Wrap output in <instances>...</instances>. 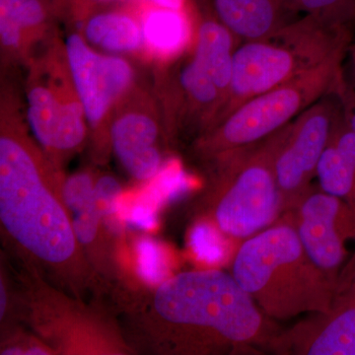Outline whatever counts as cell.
<instances>
[{
    "label": "cell",
    "mask_w": 355,
    "mask_h": 355,
    "mask_svg": "<svg viewBox=\"0 0 355 355\" xmlns=\"http://www.w3.org/2000/svg\"><path fill=\"white\" fill-rule=\"evenodd\" d=\"M26 118L37 144L55 166L83 146L89 125L70 76L64 46L33 67Z\"/></svg>",
    "instance_id": "52a82bcc"
},
{
    "label": "cell",
    "mask_w": 355,
    "mask_h": 355,
    "mask_svg": "<svg viewBox=\"0 0 355 355\" xmlns=\"http://www.w3.org/2000/svg\"><path fill=\"white\" fill-rule=\"evenodd\" d=\"M7 312V292L6 284L4 280L1 277V282H0V318L3 320V317L6 316Z\"/></svg>",
    "instance_id": "603a6c76"
},
{
    "label": "cell",
    "mask_w": 355,
    "mask_h": 355,
    "mask_svg": "<svg viewBox=\"0 0 355 355\" xmlns=\"http://www.w3.org/2000/svg\"><path fill=\"white\" fill-rule=\"evenodd\" d=\"M158 139L157 121L144 110L121 112L110 127V140L116 158L137 181L153 180L161 171Z\"/></svg>",
    "instance_id": "7c38bea8"
},
{
    "label": "cell",
    "mask_w": 355,
    "mask_h": 355,
    "mask_svg": "<svg viewBox=\"0 0 355 355\" xmlns=\"http://www.w3.org/2000/svg\"><path fill=\"white\" fill-rule=\"evenodd\" d=\"M231 273L266 316L280 321L327 312L338 289L306 253L288 214L242 243Z\"/></svg>",
    "instance_id": "3957f363"
},
{
    "label": "cell",
    "mask_w": 355,
    "mask_h": 355,
    "mask_svg": "<svg viewBox=\"0 0 355 355\" xmlns=\"http://www.w3.org/2000/svg\"><path fill=\"white\" fill-rule=\"evenodd\" d=\"M2 112L0 133V221L29 260L78 292L90 268L62 197L64 181L43 149L16 116Z\"/></svg>",
    "instance_id": "6da1fadb"
},
{
    "label": "cell",
    "mask_w": 355,
    "mask_h": 355,
    "mask_svg": "<svg viewBox=\"0 0 355 355\" xmlns=\"http://www.w3.org/2000/svg\"><path fill=\"white\" fill-rule=\"evenodd\" d=\"M64 48L89 127L100 130L109 120L114 105L130 91L133 83L132 67L118 55L99 53L76 33L67 37Z\"/></svg>",
    "instance_id": "30bf717a"
},
{
    "label": "cell",
    "mask_w": 355,
    "mask_h": 355,
    "mask_svg": "<svg viewBox=\"0 0 355 355\" xmlns=\"http://www.w3.org/2000/svg\"><path fill=\"white\" fill-rule=\"evenodd\" d=\"M0 14L19 25L27 35L36 34L46 18L39 0H0Z\"/></svg>",
    "instance_id": "d6986e66"
},
{
    "label": "cell",
    "mask_w": 355,
    "mask_h": 355,
    "mask_svg": "<svg viewBox=\"0 0 355 355\" xmlns=\"http://www.w3.org/2000/svg\"><path fill=\"white\" fill-rule=\"evenodd\" d=\"M297 11L333 27L352 30L355 26V0H298Z\"/></svg>",
    "instance_id": "ac0fdd59"
},
{
    "label": "cell",
    "mask_w": 355,
    "mask_h": 355,
    "mask_svg": "<svg viewBox=\"0 0 355 355\" xmlns=\"http://www.w3.org/2000/svg\"><path fill=\"white\" fill-rule=\"evenodd\" d=\"M316 178L322 191L343 200L355 214V132L345 113L322 154Z\"/></svg>",
    "instance_id": "5bb4252c"
},
{
    "label": "cell",
    "mask_w": 355,
    "mask_h": 355,
    "mask_svg": "<svg viewBox=\"0 0 355 355\" xmlns=\"http://www.w3.org/2000/svg\"><path fill=\"white\" fill-rule=\"evenodd\" d=\"M345 109L347 123L355 132V97L352 98V101L345 107Z\"/></svg>",
    "instance_id": "cb8c5ba5"
},
{
    "label": "cell",
    "mask_w": 355,
    "mask_h": 355,
    "mask_svg": "<svg viewBox=\"0 0 355 355\" xmlns=\"http://www.w3.org/2000/svg\"><path fill=\"white\" fill-rule=\"evenodd\" d=\"M0 38L6 50L19 51L27 42L28 35L19 25L0 14Z\"/></svg>",
    "instance_id": "44dd1931"
},
{
    "label": "cell",
    "mask_w": 355,
    "mask_h": 355,
    "mask_svg": "<svg viewBox=\"0 0 355 355\" xmlns=\"http://www.w3.org/2000/svg\"><path fill=\"white\" fill-rule=\"evenodd\" d=\"M144 319L156 349L167 354H258L279 331L232 273L218 270L161 282Z\"/></svg>",
    "instance_id": "7a4b0ae2"
},
{
    "label": "cell",
    "mask_w": 355,
    "mask_h": 355,
    "mask_svg": "<svg viewBox=\"0 0 355 355\" xmlns=\"http://www.w3.org/2000/svg\"><path fill=\"white\" fill-rule=\"evenodd\" d=\"M352 69H354V74L355 77V43L354 46H352Z\"/></svg>",
    "instance_id": "d4e9b609"
},
{
    "label": "cell",
    "mask_w": 355,
    "mask_h": 355,
    "mask_svg": "<svg viewBox=\"0 0 355 355\" xmlns=\"http://www.w3.org/2000/svg\"><path fill=\"white\" fill-rule=\"evenodd\" d=\"M343 60L335 58L247 100L200 135L196 146L198 153L212 159L261 141L286 127L324 96L336 93L349 101L352 92L345 83Z\"/></svg>",
    "instance_id": "8992f818"
},
{
    "label": "cell",
    "mask_w": 355,
    "mask_h": 355,
    "mask_svg": "<svg viewBox=\"0 0 355 355\" xmlns=\"http://www.w3.org/2000/svg\"><path fill=\"white\" fill-rule=\"evenodd\" d=\"M96 180L88 172H79L67 178L62 184V197L70 214H74L92 198Z\"/></svg>",
    "instance_id": "ffe728a7"
},
{
    "label": "cell",
    "mask_w": 355,
    "mask_h": 355,
    "mask_svg": "<svg viewBox=\"0 0 355 355\" xmlns=\"http://www.w3.org/2000/svg\"><path fill=\"white\" fill-rule=\"evenodd\" d=\"M216 18L242 42L263 38L293 21L286 0H214Z\"/></svg>",
    "instance_id": "4fadbf2b"
},
{
    "label": "cell",
    "mask_w": 355,
    "mask_h": 355,
    "mask_svg": "<svg viewBox=\"0 0 355 355\" xmlns=\"http://www.w3.org/2000/svg\"><path fill=\"white\" fill-rule=\"evenodd\" d=\"M140 27L144 46L151 55L161 60L179 55L190 37L188 21L182 10L158 6L146 14Z\"/></svg>",
    "instance_id": "2e32d148"
},
{
    "label": "cell",
    "mask_w": 355,
    "mask_h": 355,
    "mask_svg": "<svg viewBox=\"0 0 355 355\" xmlns=\"http://www.w3.org/2000/svg\"><path fill=\"white\" fill-rule=\"evenodd\" d=\"M266 350L279 355H355V270L340 273L330 309L279 331Z\"/></svg>",
    "instance_id": "8fae6325"
},
{
    "label": "cell",
    "mask_w": 355,
    "mask_h": 355,
    "mask_svg": "<svg viewBox=\"0 0 355 355\" xmlns=\"http://www.w3.org/2000/svg\"><path fill=\"white\" fill-rule=\"evenodd\" d=\"M345 103L340 94L324 96L292 121L275 161L284 214L295 209L312 188L320 159L345 112Z\"/></svg>",
    "instance_id": "ba28073f"
},
{
    "label": "cell",
    "mask_w": 355,
    "mask_h": 355,
    "mask_svg": "<svg viewBox=\"0 0 355 355\" xmlns=\"http://www.w3.org/2000/svg\"><path fill=\"white\" fill-rule=\"evenodd\" d=\"M235 38L217 18L205 20L198 27L193 57L220 91L222 105L232 78L233 58L237 49L234 46Z\"/></svg>",
    "instance_id": "9a60e30c"
},
{
    "label": "cell",
    "mask_w": 355,
    "mask_h": 355,
    "mask_svg": "<svg viewBox=\"0 0 355 355\" xmlns=\"http://www.w3.org/2000/svg\"><path fill=\"white\" fill-rule=\"evenodd\" d=\"M306 253L338 284L347 259L345 243L355 240V214L340 198L312 187L288 212Z\"/></svg>",
    "instance_id": "9c48e42d"
},
{
    "label": "cell",
    "mask_w": 355,
    "mask_h": 355,
    "mask_svg": "<svg viewBox=\"0 0 355 355\" xmlns=\"http://www.w3.org/2000/svg\"><path fill=\"white\" fill-rule=\"evenodd\" d=\"M291 127L210 159L216 169L200 202L205 219L224 236L246 240L284 216L275 161Z\"/></svg>",
    "instance_id": "277c9868"
},
{
    "label": "cell",
    "mask_w": 355,
    "mask_h": 355,
    "mask_svg": "<svg viewBox=\"0 0 355 355\" xmlns=\"http://www.w3.org/2000/svg\"><path fill=\"white\" fill-rule=\"evenodd\" d=\"M83 38L109 55L132 53L144 46L140 24L120 13H102L91 18L84 27Z\"/></svg>",
    "instance_id": "e0dca14e"
},
{
    "label": "cell",
    "mask_w": 355,
    "mask_h": 355,
    "mask_svg": "<svg viewBox=\"0 0 355 355\" xmlns=\"http://www.w3.org/2000/svg\"><path fill=\"white\" fill-rule=\"evenodd\" d=\"M352 38V30L304 14L268 36L242 42L236 49L228 94L214 127L254 96L345 58Z\"/></svg>",
    "instance_id": "5b68a950"
},
{
    "label": "cell",
    "mask_w": 355,
    "mask_h": 355,
    "mask_svg": "<svg viewBox=\"0 0 355 355\" xmlns=\"http://www.w3.org/2000/svg\"><path fill=\"white\" fill-rule=\"evenodd\" d=\"M157 6L165 7V8L176 9L182 10L184 6V0H150Z\"/></svg>",
    "instance_id": "7402d4cb"
}]
</instances>
